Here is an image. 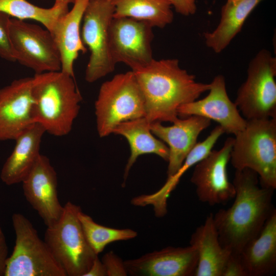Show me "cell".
Masks as SVG:
<instances>
[{
  "mask_svg": "<svg viewBox=\"0 0 276 276\" xmlns=\"http://www.w3.org/2000/svg\"><path fill=\"white\" fill-rule=\"evenodd\" d=\"M113 17H130L153 28H163L172 22L174 14L168 0H111Z\"/></svg>",
  "mask_w": 276,
  "mask_h": 276,
  "instance_id": "d4e9b609",
  "label": "cell"
},
{
  "mask_svg": "<svg viewBox=\"0 0 276 276\" xmlns=\"http://www.w3.org/2000/svg\"><path fill=\"white\" fill-rule=\"evenodd\" d=\"M247 276H269L276 271V210L259 234L239 254Z\"/></svg>",
  "mask_w": 276,
  "mask_h": 276,
  "instance_id": "44dd1931",
  "label": "cell"
},
{
  "mask_svg": "<svg viewBox=\"0 0 276 276\" xmlns=\"http://www.w3.org/2000/svg\"><path fill=\"white\" fill-rule=\"evenodd\" d=\"M44 128L34 123L14 140V148L5 162L0 174L2 181L7 185L21 183L37 160Z\"/></svg>",
  "mask_w": 276,
  "mask_h": 276,
  "instance_id": "d6986e66",
  "label": "cell"
},
{
  "mask_svg": "<svg viewBox=\"0 0 276 276\" xmlns=\"http://www.w3.org/2000/svg\"><path fill=\"white\" fill-rule=\"evenodd\" d=\"M9 32L16 61L35 74L61 71L60 53L48 30L10 17Z\"/></svg>",
  "mask_w": 276,
  "mask_h": 276,
  "instance_id": "30bf717a",
  "label": "cell"
},
{
  "mask_svg": "<svg viewBox=\"0 0 276 276\" xmlns=\"http://www.w3.org/2000/svg\"><path fill=\"white\" fill-rule=\"evenodd\" d=\"M150 123L145 117H142L122 122L112 131L113 134L125 137L130 149V155L124 170V181L137 158L142 155L154 154L168 161L169 148L165 143L154 136L150 130Z\"/></svg>",
  "mask_w": 276,
  "mask_h": 276,
  "instance_id": "cb8c5ba5",
  "label": "cell"
},
{
  "mask_svg": "<svg viewBox=\"0 0 276 276\" xmlns=\"http://www.w3.org/2000/svg\"><path fill=\"white\" fill-rule=\"evenodd\" d=\"M89 0H76L72 9L60 17L50 31L59 52L63 73L74 78V64L87 48L81 36V24Z\"/></svg>",
  "mask_w": 276,
  "mask_h": 276,
  "instance_id": "ac0fdd59",
  "label": "cell"
},
{
  "mask_svg": "<svg viewBox=\"0 0 276 276\" xmlns=\"http://www.w3.org/2000/svg\"><path fill=\"white\" fill-rule=\"evenodd\" d=\"M211 120L198 116L178 118L172 125L165 126L160 122L150 123L154 135L167 144L169 154L168 159V177L180 168L186 157L197 144L200 133L209 127Z\"/></svg>",
  "mask_w": 276,
  "mask_h": 276,
  "instance_id": "e0dca14e",
  "label": "cell"
},
{
  "mask_svg": "<svg viewBox=\"0 0 276 276\" xmlns=\"http://www.w3.org/2000/svg\"><path fill=\"white\" fill-rule=\"evenodd\" d=\"M198 254L192 245L168 246L124 261L128 274L134 276H194Z\"/></svg>",
  "mask_w": 276,
  "mask_h": 276,
  "instance_id": "2e32d148",
  "label": "cell"
},
{
  "mask_svg": "<svg viewBox=\"0 0 276 276\" xmlns=\"http://www.w3.org/2000/svg\"><path fill=\"white\" fill-rule=\"evenodd\" d=\"M233 143L234 138L227 137L221 148L212 150L195 165L190 180L200 201L215 205L234 198L235 188L227 172Z\"/></svg>",
  "mask_w": 276,
  "mask_h": 276,
  "instance_id": "7c38bea8",
  "label": "cell"
},
{
  "mask_svg": "<svg viewBox=\"0 0 276 276\" xmlns=\"http://www.w3.org/2000/svg\"><path fill=\"white\" fill-rule=\"evenodd\" d=\"M76 0H55V4L68 5L70 3H74Z\"/></svg>",
  "mask_w": 276,
  "mask_h": 276,
  "instance_id": "836d02e7",
  "label": "cell"
},
{
  "mask_svg": "<svg viewBox=\"0 0 276 276\" xmlns=\"http://www.w3.org/2000/svg\"><path fill=\"white\" fill-rule=\"evenodd\" d=\"M175 11L183 16L194 14L197 11L196 0H168Z\"/></svg>",
  "mask_w": 276,
  "mask_h": 276,
  "instance_id": "4dcf8cb0",
  "label": "cell"
},
{
  "mask_svg": "<svg viewBox=\"0 0 276 276\" xmlns=\"http://www.w3.org/2000/svg\"><path fill=\"white\" fill-rule=\"evenodd\" d=\"M95 109L100 137L112 134L122 122L145 117L144 98L132 71L117 74L102 84Z\"/></svg>",
  "mask_w": 276,
  "mask_h": 276,
  "instance_id": "5b68a950",
  "label": "cell"
},
{
  "mask_svg": "<svg viewBox=\"0 0 276 276\" xmlns=\"http://www.w3.org/2000/svg\"><path fill=\"white\" fill-rule=\"evenodd\" d=\"M12 221L15 242L7 261L5 276H67L27 217L14 213Z\"/></svg>",
  "mask_w": 276,
  "mask_h": 276,
  "instance_id": "52a82bcc",
  "label": "cell"
},
{
  "mask_svg": "<svg viewBox=\"0 0 276 276\" xmlns=\"http://www.w3.org/2000/svg\"><path fill=\"white\" fill-rule=\"evenodd\" d=\"M263 1H227L221 8L216 28L203 34L206 45L216 53L223 51L241 31L249 14Z\"/></svg>",
  "mask_w": 276,
  "mask_h": 276,
  "instance_id": "603a6c76",
  "label": "cell"
},
{
  "mask_svg": "<svg viewBox=\"0 0 276 276\" xmlns=\"http://www.w3.org/2000/svg\"><path fill=\"white\" fill-rule=\"evenodd\" d=\"M32 77L13 80L0 89V141L14 140L35 123Z\"/></svg>",
  "mask_w": 276,
  "mask_h": 276,
  "instance_id": "9a60e30c",
  "label": "cell"
},
{
  "mask_svg": "<svg viewBox=\"0 0 276 276\" xmlns=\"http://www.w3.org/2000/svg\"><path fill=\"white\" fill-rule=\"evenodd\" d=\"M10 17L0 12V57L9 61H16L9 32Z\"/></svg>",
  "mask_w": 276,
  "mask_h": 276,
  "instance_id": "83f0119b",
  "label": "cell"
},
{
  "mask_svg": "<svg viewBox=\"0 0 276 276\" xmlns=\"http://www.w3.org/2000/svg\"><path fill=\"white\" fill-rule=\"evenodd\" d=\"M21 183L26 200L47 226L57 222L63 206L58 197L57 174L49 159L40 154Z\"/></svg>",
  "mask_w": 276,
  "mask_h": 276,
  "instance_id": "5bb4252c",
  "label": "cell"
},
{
  "mask_svg": "<svg viewBox=\"0 0 276 276\" xmlns=\"http://www.w3.org/2000/svg\"><path fill=\"white\" fill-rule=\"evenodd\" d=\"M190 245L195 248L198 257L194 276H222L232 252L221 245L212 214L192 234Z\"/></svg>",
  "mask_w": 276,
  "mask_h": 276,
  "instance_id": "7402d4cb",
  "label": "cell"
},
{
  "mask_svg": "<svg viewBox=\"0 0 276 276\" xmlns=\"http://www.w3.org/2000/svg\"><path fill=\"white\" fill-rule=\"evenodd\" d=\"M227 1H235V0H227Z\"/></svg>",
  "mask_w": 276,
  "mask_h": 276,
  "instance_id": "e575fe53",
  "label": "cell"
},
{
  "mask_svg": "<svg viewBox=\"0 0 276 276\" xmlns=\"http://www.w3.org/2000/svg\"><path fill=\"white\" fill-rule=\"evenodd\" d=\"M224 133L221 126H216L204 140L197 143L186 157L180 168L174 174L168 177L162 188L154 193L133 197L131 201V203L137 206L151 205L156 217H164L167 213L168 198L176 187L182 176L210 153L219 138Z\"/></svg>",
  "mask_w": 276,
  "mask_h": 276,
  "instance_id": "ffe728a7",
  "label": "cell"
},
{
  "mask_svg": "<svg viewBox=\"0 0 276 276\" xmlns=\"http://www.w3.org/2000/svg\"><path fill=\"white\" fill-rule=\"evenodd\" d=\"M153 27L130 17H113L109 29V46L113 62L134 70L149 64L153 57Z\"/></svg>",
  "mask_w": 276,
  "mask_h": 276,
  "instance_id": "8fae6325",
  "label": "cell"
},
{
  "mask_svg": "<svg viewBox=\"0 0 276 276\" xmlns=\"http://www.w3.org/2000/svg\"><path fill=\"white\" fill-rule=\"evenodd\" d=\"M234 138L230 161L236 170L255 172L262 186L276 188V118L247 120Z\"/></svg>",
  "mask_w": 276,
  "mask_h": 276,
  "instance_id": "277c9868",
  "label": "cell"
},
{
  "mask_svg": "<svg viewBox=\"0 0 276 276\" xmlns=\"http://www.w3.org/2000/svg\"><path fill=\"white\" fill-rule=\"evenodd\" d=\"M210 84L209 93L204 98L178 108V117H203L217 122L224 133L235 135L244 129L247 120L241 116L235 103L229 98L223 76H216Z\"/></svg>",
  "mask_w": 276,
  "mask_h": 276,
  "instance_id": "4fadbf2b",
  "label": "cell"
},
{
  "mask_svg": "<svg viewBox=\"0 0 276 276\" xmlns=\"http://www.w3.org/2000/svg\"><path fill=\"white\" fill-rule=\"evenodd\" d=\"M113 14L111 0H89L85 10L81 36L90 52L85 73L87 82H94L114 70L109 46V29Z\"/></svg>",
  "mask_w": 276,
  "mask_h": 276,
  "instance_id": "9c48e42d",
  "label": "cell"
},
{
  "mask_svg": "<svg viewBox=\"0 0 276 276\" xmlns=\"http://www.w3.org/2000/svg\"><path fill=\"white\" fill-rule=\"evenodd\" d=\"M80 206L68 201L57 222L47 226L44 241L67 276H84L97 255L85 237L78 218Z\"/></svg>",
  "mask_w": 276,
  "mask_h": 276,
  "instance_id": "8992f818",
  "label": "cell"
},
{
  "mask_svg": "<svg viewBox=\"0 0 276 276\" xmlns=\"http://www.w3.org/2000/svg\"><path fill=\"white\" fill-rule=\"evenodd\" d=\"M8 257L6 239L3 229L0 227V276H5Z\"/></svg>",
  "mask_w": 276,
  "mask_h": 276,
  "instance_id": "1f68e13d",
  "label": "cell"
},
{
  "mask_svg": "<svg viewBox=\"0 0 276 276\" xmlns=\"http://www.w3.org/2000/svg\"><path fill=\"white\" fill-rule=\"evenodd\" d=\"M133 72L144 98L145 118L150 122L173 123L178 108L209 91L210 84L197 82L177 59H153Z\"/></svg>",
  "mask_w": 276,
  "mask_h": 276,
  "instance_id": "7a4b0ae2",
  "label": "cell"
},
{
  "mask_svg": "<svg viewBox=\"0 0 276 276\" xmlns=\"http://www.w3.org/2000/svg\"><path fill=\"white\" fill-rule=\"evenodd\" d=\"M68 11V5H65L54 4L50 8H44L27 0H0V12L19 20L37 21L50 32L57 20Z\"/></svg>",
  "mask_w": 276,
  "mask_h": 276,
  "instance_id": "484cf974",
  "label": "cell"
},
{
  "mask_svg": "<svg viewBox=\"0 0 276 276\" xmlns=\"http://www.w3.org/2000/svg\"><path fill=\"white\" fill-rule=\"evenodd\" d=\"M105 269L106 276L128 275L124 261L111 251L104 255L101 260Z\"/></svg>",
  "mask_w": 276,
  "mask_h": 276,
  "instance_id": "f1b7e54d",
  "label": "cell"
},
{
  "mask_svg": "<svg viewBox=\"0 0 276 276\" xmlns=\"http://www.w3.org/2000/svg\"><path fill=\"white\" fill-rule=\"evenodd\" d=\"M74 78L61 71L32 77L34 122L51 135L68 134L79 114L82 96Z\"/></svg>",
  "mask_w": 276,
  "mask_h": 276,
  "instance_id": "3957f363",
  "label": "cell"
},
{
  "mask_svg": "<svg viewBox=\"0 0 276 276\" xmlns=\"http://www.w3.org/2000/svg\"><path fill=\"white\" fill-rule=\"evenodd\" d=\"M276 58L262 49L250 60L235 103L246 120L276 118Z\"/></svg>",
  "mask_w": 276,
  "mask_h": 276,
  "instance_id": "ba28073f",
  "label": "cell"
},
{
  "mask_svg": "<svg viewBox=\"0 0 276 276\" xmlns=\"http://www.w3.org/2000/svg\"><path fill=\"white\" fill-rule=\"evenodd\" d=\"M222 276H247L239 254L231 253L224 266Z\"/></svg>",
  "mask_w": 276,
  "mask_h": 276,
  "instance_id": "f546056e",
  "label": "cell"
},
{
  "mask_svg": "<svg viewBox=\"0 0 276 276\" xmlns=\"http://www.w3.org/2000/svg\"><path fill=\"white\" fill-rule=\"evenodd\" d=\"M78 218L88 243L98 255L108 244L132 239L137 235L132 229H118L99 224L82 210L78 213Z\"/></svg>",
  "mask_w": 276,
  "mask_h": 276,
  "instance_id": "4316f807",
  "label": "cell"
},
{
  "mask_svg": "<svg viewBox=\"0 0 276 276\" xmlns=\"http://www.w3.org/2000/svg\"><path fill=\"white\" fill-rule=\"evenodd\" d=\"M84 276H106L104 266L98 256L96 257L90 268Z\"/></svg>",
  "mask_w": 276,
  "mask_h": 276,
  "instance_id": "d6a6232c",
  "label": "cell"
},
{
  "mask_svg": "<svg viewBox=\"0 0 276 276\" xmlns=\"http://www.w3.org/2000/svg\"><path fill=\"white\" fill-rule=\"evenodd\" d=\"M258 174L245 168L236 170L235 200L228 209L213 215L221 245L233 254L242 249L260 233L275 210L272 204L274 189L258 185Z\"/></svg>",
  "mask_w": 276,
  "mask_h": 276,
  "instance_id": "6da1fadb",
  "label": "cell"
}]
</instances>
